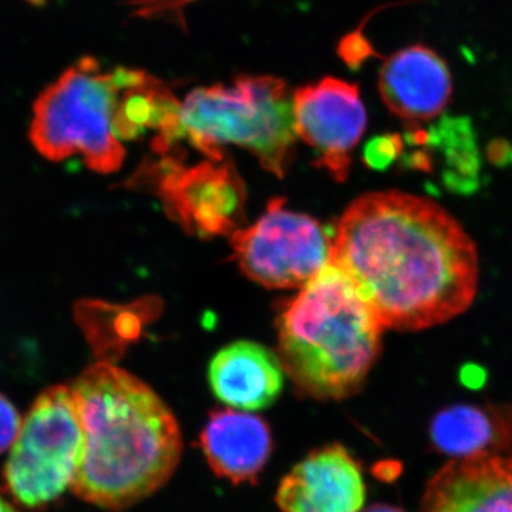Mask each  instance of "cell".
Instances as JSON below:
<instances>
[{
    "label": "cell",
    "instance_id": "8",
    "mask_svg": "<svg viewBox=\"0 0 512 512\" xmlns=\"http://www.w3.org/2000/svg\"><path fill=\"white\" fill-rule=\"evenodd\" d=\"M275 198L249 228L232 234L239 268L256 284L271 289L303 288L325 268L332 239L312 217L285 210Z\"/></svg>",
    "mask_w": 512,
    "mask_h": 512
},
{
    "label": "cell",
    "instance_id": "15",
    "mask_svg": "<svg viewBox=\"0 0 512 512\" xmlns=\"http://www.w3.org/2000/svg\"><path fill=\"white\" fill-rule=\"evenodd\" d=\"M429 436L434 450L453 460L512 457V407L454 404L433 417Z\"/></svg>",
    "mask_w": 512,
    "mask_h": 512
},
{
    "label": "cell",
    "instance_id": "17",
    "mask_svg": "<svg viewBox=\"0 0 512 512\" xmlns=\"http://www.w3.org/2000/svg\"><path fill=\"white\" fill-rule=\"evenodd\" d=\"M403 141L399 134H387L373 138L367 143L363 158L365 163L373 170H386L389 165L399 158L402 153Z\"/></svg>",
    "mask_w": 512,
    "mask_h": 512
},
{
    "label": "cell",
    "instance_id": "20",
    "mask_svg": "<svg viewBox=\"0 0 512 512\" xmlns=\"http://www.w3.org/2000/svg\"><path fill=\"white\" fill-rule=\"evenodd\" d=\"M0 512H20L15 504L10 503L9 498L2 490H0Z\"/></svg>",
    "mask_w": 512,
    "mask_h": 512
},
{
    "label": "cell",
    "instance_id": "11",
    "mask_svg": "<svg viewBox=\"0 0 512 512\" xmlns=\"http://www.w3.org/2000/svg\"><path fill=\"white\" fill-rule=\"evenodd\" d=\"M379 90L390 113L419 126L446 109L453 94V77L436 50L414 45L387 57L379 73Z\"/></svg>",
    "mask_w": 512,
    "mask_h": 512
},
{
    "label": "cell",
    "instance_id": "3",
    "mask_svg": "<svg viewBox=\"0 0 512 512\" xmlns=\"http://www.w3.org/2000/svg\"><path fill=\"white\" fill-rule=\"evenodd\" d=\"M278 355L302 396L343 400L365 386L383 326L339 266L329 262L276 320Z\"/></svg>",
    "mask_w": 512,
    "mask_h": 512
},
{
    "label": "cell",
    "instance_id": "1",
    "mask_svg": "<svg viewBox=\"0 0 512 512\" xmlns=\"http://www.w3.org/2000/svg\"><path fill=\"white\" fill-rule=\"evenodd\" d=\"M330 262L352 279L383 329L443 325L477 295L473 239L436 201L407 192L353 201L336 227Z\"/></svg>",
    "mask_w": 512,
    "mask_h": 512
},
{
    "label": "cell",
    "instance_id": "16",
    "mask_svg": "<svg viewBox=\"0 0 512 512\" xmlns=\"http://www.w3.org/2000/svg\"><path fill=\"white\" fill-rule=\"evenodd\" d=\"M197 0H131L133 15L138 18L164 19L185 29L184 9Z\"/></svg>",
    "mask_w": 512,
    "mask_h": 512
},
{
    "label": "cell",
    "instance_id": "21",
    "mask_svg": "<svg viewBox=\"0 0 512 512\" xmlns=\"http://www.w3.org/2000/svg\"><path fill=\"white\" fill-rule=\"evenodd\" d=\"M365 512H404L400 510V508L393 507V505L387 504H376L372 505V507L367 508Z\"/></svg>",
    "mask_w": 512,
    "mask_h": 512
},
{
    "label": "cell",
    "instance_id": "14",
    "mask_svg": "<svg viewBox=\"0 0 512 512\" xmlns=\"http://www.w3.org/2000/svg\"><path fill=\"white\" fill-rule=\"evenodd\" d=\"M285 370L278 355L255 342L241 340L225 346L208 369L212 393L232 409H266L284 389Z\"/></svg>",
    "mask_w": 512,
    "mask_h": 512
},
{
    "label": "cell",
    "instance_id": "2",
    "mask_svg": "<svg viewBox=\"0 0 512 512\" xmlns=\"http://www.w3.org/2000/svg\"><path fill=\"white\" fill-rule=\"evenodd\" d=\"M70 389L84 431L74 494L120 512L164 487L183 453L180 426L164 400L107 360L87 367Z\"/></svg>",
    "mask_w": 512,
    "mask_h": 512
},
{
    "label": "cell",
    "instance_id": "9",
    "mask_svg": "<svg viewBox=\"0 0 512 512\" xmlns=\"http://www.w3.org/2000/svg\"><path fill=\"white\" fill-rule=\"evenodd\" d=\"M296 136L318 153L338 181H345L352 163L353 148L366 130L367 114L355 83L325 77L293 92Z\"/></svg>",
    "mask_w": 512,
    "mask_h": 512
},
{
    "label": "cell",
    "instance_id": "13",
    "mask_svg": "<svg viewBox=\"0 0 512 512\" xmlns=\"http://www.w3.org/2000/svg\"><path fill=\"white\" fill-rule=\"evenodd\" d=\"M200 446L218 477L244 484L258 480L272 456L274 440L262 417L227 409L210 414Z\"/></svg>",
    "mask_w": 512,
    "mask_h": 512
},
{
    "label": "cell",
    "instance_id": "7",
    "mask_svg": "<svg viewBox=\"0 0 512 512\" xmlns=\"http://www.w3.org/2000/svg\"><path fill=\"white\" fill-rule=\"evenodd\" d=\"M131 183L150 185L168 217L195 237L234 234L245 220L247 190L237 168L225 158L185 167L164 154L141 168Z\"/></svg>",
    "mask_w": 512,
    "mask_h": 512
},
{
    "label": "cell",
    "instance_id": "18",
    "mask_svg": "<svg viewBox=\"0 0 512 512\" xmlns=\"http://www.w3.org/2000/svg\"><path fill=\"white\" fill-rule=\"evenodd\" d=\"M22 423L18 409L0 394V454L5 453L18 439Z\"/></svg>",
    "mask_w": 512,
    "mask_h": 512
},
{
    "label": "cell",
    "instance_id": "5",
    "mask_svg": "<svg viewBox=\"0 0 512 512\" xmlns=\"http://www.w3.org/2000/svg\"><path fill=\"white\" fill-rule=\"evenodd\" d=\"M120 97L119 69L103 72L94 57H83L33 104V146L47 160L82 156L90 170L114 173L126 157L117 137Z\"/></svg>",
    "mask_w": 512,
    "mask_h": 512
},
{
    "label": "cell",
    "instance_id": "6",
    "mask_svg": "<svg viewBox=\"0 0 512 512\" xmlns=\"http://www.w3.org/2000/svg\"><path fill=\"white\" fill-rule=\"evenodd\" d=\"M84 451V431L72 389L40 393L23 419L3 478L23 507L40 510L73 487Z\"/></svg>",
    "mask_w": 512,
    "mask_h": 512
},
{
    "label": "cell",
    "instance_id": "4",
    "mask_svg": "<svg viewBox=\"0 0 512 512\" xmlns=\"http://www.w3.org/2000/svg\"><path fill=\"white\" fill-rule=\"evenodd\" d=\"M183 138L208 160H224L221 148H247L262 167L285 177L296 131L293 93L275 76H239L231 86L215 84L188 94L180 111Z\"/></svg>",
    "mask_w": 512,
    "mask_h": 512
},
{
    "label": "cell",
    "instance_id": "12",
    "mask_svg": "<svg viewBox=\"0 0 512 512\" xmlns=\"http://www.w3.org/2000/svg\"><path fill=\"white\" fill-rule=\"evenodd\" d=\"M420 512H512V457L451 460L427 484Z\"/></svg>",
    "mask_w": 512,
    "mask_h": 512
},
{
    "label": "cell",
    "instance_id": "19",
    "mask_svg": "<svg viewBox=\"0 0 512 512\" xmlns=\"http://www.w3.org/2000/svg\"><path fill=\"white\" fill-rule=\"evenodd\" d=\"M370 55H375V50L362 35L350 36L343 42L342 56L350 66H359Z\"/></svg>",
    "mask_w": 512,
    "mask_h": 512
},
{
    "label": "cell",
    "instance_id": "10",
    "mask_svg": "<svg viewBox=\"0 0 512 512\" xmlns=\"http://www.w3.org/2000/svg\"><path fill=\"white\" fill-rule=\"evenodd\" d=\"M366 485L362 468L340 444L312 451L279 484L282 512H362Z\"/></svg>",
    "mask_w": 512,
    "mask_h": 512
}]
</instances>
